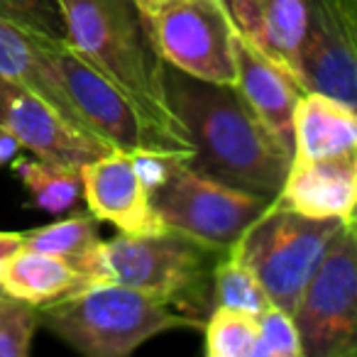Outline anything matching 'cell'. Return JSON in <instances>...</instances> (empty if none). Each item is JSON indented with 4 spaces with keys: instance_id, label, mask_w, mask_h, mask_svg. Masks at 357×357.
I'll return each mask as SVG.
<instances>
[{
    "instance_id": "obj_1",
    "label": "cell",
    "mask_w": 357,
    "mask_h": 357,
    "mask_svg": "<svg viewBox=\"0 0 357 357\" xmlns=\"http://www.w3.org/2000/svg\"><path fill=\"white\" fill-rule=\"evenodd\" d=\"M164 98L194 154L189 167L274 201L294 154L264 128L233 84H211L162 61Z\"/></svg>"
},
{
    "instance_id": "obj_2",
    "label": "cell",
    "mask_w": 357,
    "mask_h": 357,
    "mask_svg": "<svg viewBox=\"0 0 357 357\" xmlns=\"http://www.w3.org/2000/svg\"><path fill=\"white\" fill-rule=\"evenodd\" d=\"M64 20V42L96 71L113 81L149 120L194 154L184 128L164 98L162 59L144 35L130 0H56Z\"/></svg>"
},
{
    "instance_id": "obj_3",
    "label": "cell",
    "mask_w": 357,
    "mask_h": 357,
    "mask_svg": "<svg viewBox=\"0 0 357 357\" xmlns=\"http://www.w3.org/2000/svg\"><path fill=\"white\" fill-rule=\"evenodd\" d=\"M228 252L169 228L149 235L120 233L100 243V279L147 294L204 326L213 311V272Z\"/></svg>"
},
{
    "instance_id": "obj_4",
    "label": "cell",
    "mask_w": 357,
    "mask_h": 357,
    "mask_svg": "<svg viewBox=\"0 0 357 357\" xmlns=\"http://www.w3.org/2000/svg\"><path fill=\"white\" fill-rule=\"evenodd\" d=\"M40 326L89 357H125L159 333L204 328L199 321L113 282H96L40 306Z\"/></svg>"
},
{
    "instance_id": "obj_5",
    "label": "cell",
    "mask_w": 357,
    "mask_h": 357,
    "mask_svg": "<svg viewBox=\"0 0 357 357\" xmlns=\"http://www.w3.org/2000/svg\"><path fill=\"white\" fill-rule=\"evenodd\" d=\"M340 225L342 220L335 218H306L274 199L240 235L230 255L252 269L274 306L294 313L303 287Z\"/></svg>"
},
{
    "instance_id": "obj_6",
    "label": "cell",
    "mask_w": 357,
    "mask_h": 357,
    "mask_svg": "<svg viewBox=\"0 0 357 357\" xmlns=\"http://www.w3.org/2000/svg\"><path fill=\"white\" fill-rule=\"evenodd\" d=\"M25 32V30H22ZM30 35V32H27ZM59 81L64 84L71 103L86 120L91 132L105 144L120 152H164L191 159L186 147L172 139L154 120H149L137 108L128 93L118 89L113 81L96 71L89 61H84L64 40L30 35Z\"/></svg>"
},
{
    "instance_id": "obj_7",
    "label": "cell",
    "mask_w": 357,
    "mask_h": 357,
    "mask_svg": "<svg viewBox=\"0 0 357 357\" xmlns=\"http://www.w3.org/2000/svg\"><path fill=\"white\" fill-rule=\"evenodd\" d=\"M164 228L206 245L233 250L240 235L267 211L269 199L228 186L174 159L164 181L149 194Z\"/></svg>"
},
{
    "instance_id": "obj_8",
    "label": "cell",
    "mask_w": 357,
    "mask_h": 357,
    "mask_svg": "<svg viewBox=\"0 0 357 357\" xmlns=\"http://www.w3.org/2000/svg\"><path fill=\"white\" fill-rule=\"evenodd\" d=\"M303 357H352L357 352V233L342 223L291 313Z\"/></svg>"
},
{
    "instance_id": "obj_9",
    "label": "cell",
    "mask_w": 357,
    "mask_h": 357,
    "mask_svg": "<svg viewBox=\"0 0 357 357\" xmlns=\"http://www.w3.org/2000/svg\"><path fill=\"white\" fill-rule=\"evenodd\" d=\"M139 20L164 64L211 84H235V25L225 0H178Z\"/></svg>"
},
{
    "instance_id": "obj_10",
    "label": "cell",
    "mask_w": 357,
    "mask_h": 357,
    "mask_svg": "<svg viewBox=\"0 0 357 357\" xmlns=\"http://www.w3.org/2000/svg\"><path fill=\"white\" fill-rule=\"evenodd\" d=\"M306 30L298 47V84L355 108V0H303Z\"/></svg>"
},
{
    "instance_id": "obj_11",
    "label": "cell",
    "mask_w": 357,
    "mask_h": 357,
    "mask_svg": "<svg viewBox=\"0 0 357 357\" xmlns=\"http://www.w3.org/2000/svg\"><path fill=\"white\" fill-rule=\"evenodd\" d=\"M0 125L15 135L22 149H30L45 162L81 167L113 149L96 135L71 125L45 100L3 79H0Z\"/></svg>"
},
{
    "instance_id": "obj_12",
    "label": "cell",
    "mask_w": 357,
    "mask_h": 357,
    "mask_svg": "<svg viewBox=\"0 0 357 357\" xmlns=\"http://www.w3.org/2000/svg\"><path fill=\"white\" fill-rule=\"evenodd\" d=\"M81 191L89 213L96 220L113 223L120 233L149 235L164 230L132 154L110 149L93 162L81 164Z\"/></svg>"
},
{
    "instance_id": "obj_13",
    "label": "cell",
    "mask_w": 357,
    "mask_h": 357,
    "mask_svg": "<svg viewBox=\"0 0 357 357\" xmlns=\"http://www.w3.org/2000/svg\"><path fill=\"white\" fill-rule=\"evenodd\" d=\"M277 199L306 218L355 223L357 152L326 159L291 157Z\"/></svg>"
},
{
    "instance_id": "obj_14",
    "label": "cell",
    "mask_w": 357,
    "mask_h": 357,
    "mask_svg": "<svg viewBox=\"0 0 357 357\" xmlns=\"http://www.w3.org/2000/svg\"><path fill=\"white\" fill-rule=\"evenodd\" d=\"M233 61H235V89L245 98L255 115L264 123V128L294 154L291 120L296 100L306 91L291 79L274 61H269L262 52L243 40L235 30L233 37Z\"/></svg>"
},
{
    "instance_id": "obj_15",
    "label": "cell",
    "mask_w": 357,
    "mask_h": 357,
    "mask_svg": "<svg viewBox=\"0 0 357 357\" xmlns=\"http://www.w3.org/2000/svg\"><path fill=\"white\" fill-rule=\"evenodd\" d=\"M225 6L238 35L298 84V47L306 30V3L303 0H225Z\"/></svg>"
},
{
    "instance_id": "obj_16",
    "label": "cell",
    "mask_w": 357,
    "mask_h": 357,
    "mask_svg": "<svg viewBox=\"0 0 357 357\" xmlns=\"http://www.w3.org/2000/svg\"><path fill=\"white\" fill-rule=\"evenodd\" d=\"M0 79L37 96L47 105H52L56 113L64 115L71 125L91 132V128L81 118L76 105L71 103L64 84L54 74L50 61L35 45V40L6 20H0Z\"/></svg>"
},
{
    "instance_id": "obj_17",
    "label": "cell",
    "mask_w": 357,
    "mask_h": 357,
    "mask_svg": "<svg viewBox=\"0 0 357 357\" xmlns=\"http://www.w3.org/2000/svg\"><path fill=\"white\" fill-rule=\"evenodd\" d=\"M294 157L326 159L357 152L355 108L323 93L298 96L291 120Z\"/></svg>"
},
{
    "instance_id": "obj_18",
    "label": "cell",
    "mask_w": 357,
    "mask_h": 357,
    "mask_svg": "<svg viewBox=\"0 0 357 357\" xmlns=\"http://www.w3.org/2000/svg\"><path fill=\"white\" fill-rule=\"evenodd\" d=\"M89 284V279L71 262L25 245H20L0 264V291L37 308L59 301Z\"/></svg>"
},
{
    "instance_id": "obj_19",
    "label": "cell",
    "mask_w": 357,
    "mask_h": 357,
    "mask_svg": "<svg viewBox=\"0 0 357 357\" xmlns=\"http://www.w3.org/2000/svg\"><path fill=\"white\" fill-rule=\"evenodd\" d=\"M100 235L98 220L91 213H76L45 228L22 233V245L40 252H50L71 262L91 284L100 279Z\"/></svg>"
},
{
    "instance_id": "obj_20",
    "label": "cell",
    "mask_w": 357,
    "mask_h": 357,
    "mask_svg": "<svg viewBox=\"0 0 357 357\" xmlns=\"http://www.w3.org/2000/svg\"><path fill=\"white\" fill-rule=\"evenodd\" d=\"M10 167L32 194L37 208L47 213H64L79 201L81 167L45 162L40 157H20V154L13 159Z\"/></svg>"
},
{
    "instance_id": "obj_21",
    "label": "cell",
    "mask_w": 357,
    "mask_h": 357,
    "mask_svg": "<svg viewBox=\"0 0 357 357\" xmlns=\"http://www.w3.org/2000/svg\"><path fill=\"white\" fill-rule=\"evenodd\" d=\"M211 303L235 311L259 316L267 306H272L267 291L252 274V269L245 267L238 257L225 255L213 272V287H211Z\"/></svg>"
},
{
    "instance_id": "obj_22",
    "label": "cell",
    "mask_w": 357,
    "mask_h": 357,
    "mask_svg": "<svg viewBox=\"0 0 357 357\" xmlns=\"http://www.w3.org/2000/svg\"><path fill=\"white\" fill-rule=\"evenodd\" d=\"M208 357H252L257 342V316L215 306L204 321Z\"/></svg>"
},
{
    "instance_id": "obj_23",
    "label": "cell",
    "mask_w": 357,
    "mask_h": 357,
    "mask_svg": "<svg viewBox=\"0 0 357 357\" xmlns=\"http://www.w3.org/2000/svg\"><path fill=\"white\" fill-rule=\"evenodd\" d=\"M37 328H40L37 306L0 294V357L30 355Z\"/></svg>"
},
{
    "instance_id": "obj_24",
    "label": "cell",
    "mask_w": 357,
    "mask_h": 357,
    "mask_svg": "<svg viewBox=\"0 0 357 357\" xmlns=\"http://www.w3.org/2000/svg\"><path fill=\"white\" fill-rule=\"evenodd\" d=\"M252 357H303L301 337H298L291 313L274 303L259 313Z\"/></svg>"
},
{
    "instance_id": "obj_25",
    "label": "cell",
    "mask_w": 357,
    "mask_h": 357,
    "mask_svg": "<svg viewBox=\"0 0 357 357\" xmlns=\"http://www.w3.org/2000/svg\"><path fill=\"white\" fill-rule=\"evenodd\" d=\"M0 20L30 35L64 40V20L56 0H0Z\"/></svg>"
},
{
    "instance_id": "obj_26",
    "label": "cell",
    "mask_w": 357,
    "mask_h": 357,
    "mask_svg": "<svg viewBox=\"0 0 357 357\" xmlns=\"http://www.w3.org/2000/svg\"><path fill=\"white\" fill-rule=\"evenodd\" d=\"M22 144L17 142V137L10 132L8 128H3L0 125V167H6V164H10L13 159L20 154Z\"/></svg>"
},
{
    "instance_id": "obj_27",
    "label": "cell",
    "mask_w": 357,
    "mask_h": 357,
    "mask_svg": "<svg viewBox=\"0 0 357 357\" xmlns=\"http://www.w3.org/2000/svg\"><path fill=\"white\" fill-rule=\"evenodd\" d=\"M20 245H22V233H3V230H0V264L6 262L8 255L15 252Z\"/></svg>"
},
{
    "instance_id": "obj_28",
    "label": "cell",
    "mask_w": 357,
    "mask_h": 357,
    "mask_svg": "<svg viewBox=\"0 0 357 357\" xmlns=\"http://www.w3.org/2000/svg\"><path fill=\"white\" fill-rule=\"evenodd\" d=\"M130 3H132L139 15H149V13H157L162 8L172 6V3H178V0H130Z\"/></svg>"
}]
</instances>
